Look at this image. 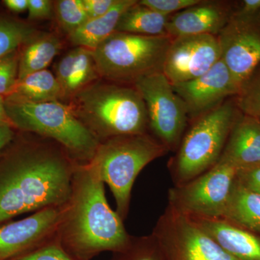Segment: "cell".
<instances>
[{"mask_svg":"<svg viewBox=\"0 0 260 260\" xmlns=\"http://www.w3.org/2000/svg\"><path fill=\"white\" fill-rule=\"evenodd\" d=\"M78 162L56 142L20 138L0 158V224L22 214L61 208Z\"/></svg>","mask_w":260,"mask_h":260,"instance_id":"6da1fadb","label":"cell"},{"mask_svg":"<svg viewBox=\"0 0 260 260\" xmlns=\"http://www.w3.org/2000/svg\"><path fill=\"white\" fill-rule=\"evenodd\" d=\"M123 221L108 203L104 183L95 169L90 162H78L56 230L63 247L80 260L122 250L132 238Z\"/></svg>","mask_w":260,"mask_h":260,"instance_id":"7a4b0ae2","label":"cell"},{"mask_svg":"<svg viewBox=\"0 0 260 260\" xmlns=\"http://www.w3.org/2000/svg\"><path fill=\"white\" fill-rule=\"evenodd\" d=\"M72 99L70 107L75 115L99 142L148 133L146 106L134 86L93 83Z\"/></svg>","mask_w":260,"mask_h":260,"instance_id":"3957f363","label":"cell"},{"mask_svg":"<svg viewBox=\"0 0 260 260\" xmlns=\"http://www.w3.org/2000/svg\"><path fill=\"white\" fill-rule=\"evenodd\" d=\"M241 114L234 97L189 121L176 155L168 164L174 186L189 182L218 162Z\"/></svg>","mask_w":260,"mask_h":260,"instance_id":"277c9868","label":"cell"},{"mask_svg":"<svg viewBox=\"0 0 260 260\" xmlns=\"http://www.w3.org/2000/svg\"><path fill=\"white\" fill-rule=\"evenodd\" d=\"M169 152L149 133L121 135L100 142L90 162L112 191L116 213L123 220L129 213L135 179L150 162Z\"/></svg>","mask_w":260,"mask_h":260,"instance_id":"5b68a950","label":"cell"},{"mask_svg":"<svg viewBox=\"0 0 260 260\" xmlns=\"http://www.w3.org/2000/svg\"><path fill=\"white\" fill-rule=\"evenodd\" d=\"M5 103L15 129L56 142L79 164L93 158L100 142L69 105L59 102L31 103L7 99Z\"/></svg>","mask_w":260,"mask_h":260,"instance_id":"8992f818","label":"cell"},{"mask_svg":"<svg viewBox=\"0 0 260 260\" xmlns=\"http://www.w3.org/2000/svg\"><path fill=\"white\" fill-rule=\"evenodd\" d=\"M172 38L114 32L93 51L102 78L118 83H133L162 73Z\"/></svg>","mask_w":260,"mask_h":260,"instance_id":"52a82bcc","label":"cell"},{"mask_svg":"<svg viewBox=\"0 0 260 260\" xmlns=\"http://www.w3.org/2000/svg\"><path fill=\"white\" fill-rule=\"evenodd\" d=\"M238 169L218 161L210 170L168 192V205L188 217L222 218Z\"/></svg>","mask_w":260,"mask_h":260,"instance_id":"ba28073f","label":"cell"},{"mask_svg":"<svg viewBox=\"0 0 260 260\" xmlns=\"http://www.w3.org/2000/svg\"><path fill=\"white\" fill-rule=\"evenodd\" d=\"M133 86L144 100L152 135L169 151H177L189 119L185 104L172 83L159 73L140 78Z\"/></svg>","mask_w":260,"mask_h":260,"instance_id":"9c48e42d","label":"cell"},{"mask_svg":"<svg viewBox=\"0 0 260 260\" xmlns=\"http://www.w3.org/2000/svg\"><path fill=\"white\" fill-rule=\"evenodd\" d=\"M152 234L166 260H237L191 218L169 205Z\"/></svg>","mask_w":260,"mask_h":260,"instance_id":"30bf717a","label":"cell"},{"mask_svg":"<svg viewBox=\"0 0 260 260\" xmlns=\"http://www.w3.org/2000/svg\"><path fill=\"white\" fill-rule=\"evenodd\" d=\"M221 59L218 37L183 36L172 39L162 73L172 85L196 79Z\"/></svg>","mask_w":260,"mask_h":260,"instance_id":"8fae6325","label":"cell"},{"mask_svg":"<svg viewBox=\"0 0 260 260\" xmlns=\"http://www.w3.org/2000/svg\"><path fill=\"white\" fill-rule=\"evenodd\" d=\"M221 59L239 91L260 64V20L231 18L218 36Z\"/></svg>","mask_w":260,"mask_h":260,"instance_id":"7c38bea8","label":"cell"},{"mask_svg":"<svg viewBox=\"0 0 260 260\" xmlns=\"http://www.w3.org/2000/svg\"><path fill=\"white\" fill-rule=\"evenodd\" d=\"M61 208H45L22 220L0 224V260L22 255L55 237Z\"/></svg>","mask_w":260,"mask_h":260,"instance_id":"4fadbf2b","label":"cell"},{"mask_svg":"<svg viewBox=\"0 0 260 260\" xmlns=\"http://www.w3.org/2000/svg\"><path fill=\"white\" fill-rule=\"evenodd\" d=\"M172 85L185 104L189 121L213 110L239 93V88L222 59L199 78Z\"/></svg>","mask_w":260,"mask_h":260,"instance_id":"5bb4252c","label":"cell"},{"mask_svg":"<svg viewBox=\"0 0 260 260\" xmlns=\"http://www.w3.org/2000/svg\"><path fill=\"white\" fill-rule=\"evenodd\" d=\"M236 2L201 0L198 4L168 17L169 37L218 36L232 18Z\"/></svg>","mask_w":260,"mask_h":260,"instance_id":"9a60e30c","label":"cell"},{"mask_svg":"<svg viewBox=\"0 0 260 260\" xmlns=\"http://www.w3.org/2000/svg\"><path fill=\"white\" fill-rule=\"evenodd\" d=\"M189 218L236 259L260 260V236L257 234L223 218Z\"/></svg>","mask_w":260,"mask_h":260,"instance_id":"2e32d148","label":"cell"},{"mask_svg":"<svg viewBox=\"0 0 260 260\" xmlns=\"http://www.w3.org/2000/svg\"><path fill=\"white\" fill-rule=\"evenodd\" d=\"M218 161L239 169L260 165V119L241 114Z\"/></svg>","mask_w":260,"mask_h":260,"instance_id":"e0dca14e","label":"cell"},{"mask_svg":"<svg viewBox=\"0 0 260 260\" xmlns=\"http://www.w3.org/2000/svg\"><path fill=\"white\" fill-rule=\"evenodd\" d=\"M137 0H118L107 14L99 18L88 19L82 26L68 36L70 42L76 47L94 50L108 37L115 32L121 14Z\"/></svg>","mask_w":260,"mask_h":260,"instance_id":"ac0fdd59","label":"cell"},{"mask_svg":"<svg viewBox=\"0 0 260 260\" xmlns=\"http://www.w3.org/2000/svg\"><path fill=\"white\" fill-rule=\"evenodd\" d=\"M62 43L54 34L37 32L24 44L19 59L18 79L47 70L61 51Z\"/></svg>","mask_w":260,"mask_h":260,"instance_id":"d6986e66","label":"cell"},{"mask_svg":"<svg viewBox=\"0 0 260 260\" xmlns=\"http://www.w3.org/2000/svg\"><path fill=\"white\" fill-rule=\"evenodd\" d=\"M64 94L55 75L44 70L17 80L7 99L31 103L59 102Z\"/></svg>","mask_w":260,"mask_h":260,"instance_id":"ffe728a7","label":"cell"},{"mask_svg":"<svg viewBox=\"0 0 260 260\" xmlns=\"http://www.w3.org/2000/svg\"><path fill=\"white\" fill-rule=\"evenodd\" d=\"M222 218L260 236V194L236 180Z\"/></svg>","mask_w":260,"mask_h":260,"instance_id":"44dd1931","label":"cell"},{"mask_svg":"<svg viewBox=\"0 0 260 260\" xmlns=\"http://www.w3.org/2000/svg\"><path fill=\"white\" fill-rule=\"evenodd\" d=\"M167 20L168 17L159 14L138 1L121 14L115 32L148 37H169Z\"/></svg>","mask_w":260,"mask_h":260,"instance_id":"7402d4cb","label":"cell"},{"mask_svg":"<svg viewBox=\"0 0 260 260\" xmlns=\"http://www.w3.org/2000/svg\"><path fill=\"white\" fill-rule=\"evenodd\" d=\"M100 77L93 55V51L83 47H76V54L70 75L65 98L74 96L84 88L93 84Z\"/></svg>","mask_w":260,"mask_h":260,"instance_id":"603a6c76","label":"cell"},{"mask_svg":"<svg viewBox=\"0 0 260 260\" xmlns=\"http://www.w3.org/2000/svg\"><path fill=\"white\" fill-rule=\"evenodd\" d=\"M37 32L30 24L0 17V57L17 50Z\"/></svg>","mask_w":260,"mask_h":260,"instance_id":"cb8c5ba5","label":"cell"},{"mask_svg":"<svg viewBox=\"0 0 260 260\" xmlns=\"http://www.w3.org/2000/svg\"><path fill=\"white\" fill-rule=\"evenodd\" d=\"M110 260H166L158 241L153 234L133 237L122 250L113 253Z\"/></svg>","mask_w":260,"mask_h":260,"instance_id":"d4e9b609","label":"cell"},{"mask_svg":"<svg viewBox=\"0 0 260 260\" xmlns=\"http://www.w3.org/2000/svg\"><path fill=\"white\" fill-rule=\"evenodd\" d=\"M234 99L242 114L260 119V64L243 83Z\"/></svg>","mask_w":260,"mask_h":260,"instance_id":"484cf974","label":"cell"},{"mask_svg":"<svg viewBox=\"0 0 260 260\" xmlns=\"http://www.w3.org/2000/svg\"><path fill=\"white\" fill-rule=\"evenodd\" d=\"M54 6L58 23L68 36L88 20L83 0H59Z\"/></svg>","mask_w":260,"mask_h":260,"instance_id":"4316f807","label":"cell"},{"mask_svg":"<svg viewBox=\"0 0 260 260\" xmlns=\"http://www.w3.org/2000/svg\"><path fill=\"white\" fill-rule=\"evenodd\" d=\"M10 260H80L68 252L57 237L48 241L34 250Z\"/></svg>","mask_w":260,"mask_h":260,"instance_id":"83f0119b","label":"cell"},{"mask_svg":"<svg viewBox=\"0 0 260 260\" xmlns=\"http://www.w3.org/2000/svg\"><path fill=\"white\" fill-rule=\"evenodd\" d=\"M20 54L15 50L0 57V95L7 97L18 79Z\"/></svg>","mask_w":260,"mask_h":260,"instance_id":"f1b7e54d","label":"cell"},{"mask_svg":"<svg viewBox=\"0 0 260 260\" xmlns=\"http://www.w3.org/2000/svg\"><path fill=\"white\" fill-rule=\"evenodd\" d=\"M201 0H141L145 5L164 16L169 17L198 4Z\"/></svg>","mask_w":260,"mask_h":260,"instance_id":"f546056e","label":"cell"},{"mask_svg":"<svg viewBox=\"0 0 260 260\" xmlns=\"http://www.w3.org/2000/svg\"><path fill=\"white\" fill-rule=\"evenodd\" d=\"M236 180L246 189L260 194V165L239 169Z\"/></svg>","mask_w":260,"mask_h":260,"instance_id":"4dcf8cb0","label":"cell"},{"mask_svg":"<svg viewBox=\"0 0 260 260\" xmlns=\"http://www.w3.org/2000/svg\"><path fill=\"white\" fill-rule=\"evenodd\" d=\"M232 17L244 20H260V0L236 2Z\"/></svg>","mask_w":260,"mask_h":260,"instance_id":"1f68e13d","label":"cell"},{"mask_svg":"<svg viewBox=\"0 0 260 260\" xmlns=\"http://www.w3.org/2000/svg\"><path fill=\"white\" fill-rule=\"evenodd\" d=\"M54 8L50 0H28V18L34 20L50 18Z\"/></svg>","mask_w":260,"mask_h":260,"instance_id":"d6a6232c","label":"cell"},{"mask_svg":"<svg viewBox=\"0 0 260 260\" xmlns=\"http://www.w3.org/2000/svg\"><path fill=\"white\" fill-rule=\"evenodd\" d=\"M118 0H83L88 19L99 18L107 14Z\"/></svg>","mask_w":260,"mask_h":260,"instance_id":"836d02e7","label":"cell"},{"mask_svg":"<svg viewBox=\"0 0 260 260\" xmlns=\"http://www.w3.org/2000/svg\"><path fill=\"white\" fill-rule=\"evenodd\" d=\"M13 127L8 126H0V154L3 153L5 148L13 142L15 138V132Z\"/></svg>","mask_w":260,"mask_h":260,"instance_id":"e575fe53","label":"cell"},{"mask_svg":"<svg viewBox=\"0 0 260 260\" xmlns=\"http://www.w3.org/2000/svg\"><path fill=\"white\" fill-rule=\"evenodd\" d=\"M7 8L15 13H22L28 10V0H5Z\"/></svg>","mask_w":260,"mask_h":260,"instance_id":"d590c367","label":"cell"},{"mask_svg":"<svg viewBox=\"0 0 260 260\" xmlns=\"http://www.w3.org/2000/svg\"><path fill=\"white\" fill-rule=\"evenodd\" d=\"M0 126H8L15 129L14 125L7 113L4 97L2 95H0Z\"/></svg>","mask_w":260,"mask_h":260,"instance_id":"8d00e7d4","label":"cell"}]
</instances>
